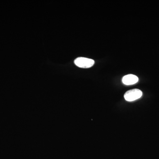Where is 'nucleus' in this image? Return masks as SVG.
<instances>
[{
	"mask_svg": "<svg viewBox=\"0 0 159 159\" xmlns=\"http://www.w3.org/2000/svg\"><path fill=\"white\" fill-rule=\"evenodd\" d=\"M74 63L80 68H89L94 65L95 61L93 60L90 58L79 57L75 60Z\"/></svg>",
	"mask_w": 159,
	"mask_h": 159,
	"instance_id": "obj_1",
	"label": "nucleus"
},
{
	"mask_svg": "<svg viewBox=\"0 0 159 159\" xmlns=\"http://www.w3.org/2000/svg\"><path fill=\"white\" fill-rule=\"evenodd\" d=\"M142 96V91L139 89H133L127 91L124 94V98L129 102L135 101L141 98Z\"/></svg>",
	"mask_w": 159,
	"mask_h": 159,
	"instance_id": "obj_2",
	"label": "nucleus"
},
{
	"mask_svg": "<svg viewBox=\"0 0 159 159\" xmlns=\"http://www.w3.org/2000/svg\"><path fill=\"white\" fill-rule=\"evenodd\" d=\"M122 81L125 85H132L139 81V78L133 74H128L123 77Z\"/></svg>",
	"mask_w": 159,
	"mask_h": 159,
	"instance_id": "obj_3",
	"label": "nucleus"
}]
</instances>
